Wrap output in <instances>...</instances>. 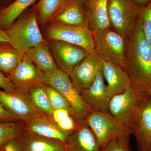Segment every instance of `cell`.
<instances>
[{"mask_svg":"<svg viewBox=\"0 0 151 151\" xmlns=\"http://www.w3.org/2000/svg\"><path fill=\"white\" fill-rule=\"evenodd\" d=\"M139 8L134 0H108L111 26L126 39L131 34L137 20Z\"/></svg>","mask_w":151,"mask_h":151,"instance_id":"6","label":"cell"},{"mask_svg":"<svg viewBox=\"0 0 151 151\" xmlns=\"http://www.w3.org/2000/svg\"><path fill=\"white\" fill-rule=\"evenodd\" d=\"M0 88L5 92H12L16 90L12 82L8 76H6L0 70Z\"/></svg>","mask_w":151,"mask_h":151,"instance_id":"31","label":"cell"},{"mask_svg":"<svg viewBox=\"0 0 151 151\" xmlns=\"http://www.w3.org/2000/svg\"><path fill=\"white\" fill-rule=\"evenodd\" d=\"M51 48L58 66L68 75L89 51L78 45L60 41L52 42Z\"/></svg>","mask_w":151,"mask_h":151,"instance_id":"12","label":"cell"},{"mask_svg":"<svg viewBox=\"0 0 151 151\" xmlns=\"http://www.w3.org/2000/svg\"><path fill=\"white\" fill-rule=\"evenodd\" d=\"M45 88L53 110L65 109L73 114L70 104L58 90L47 84H45Z\"/></svg>","mask_w":151,"mask_h":151,"instance_id":"29","label":"cell"},{"mask_svg":"<svg viewBox=\"0 0 151 151\" xmlns=\"http://www.w3.org/2000/svg\"><path fill=\"white\" fill-rule=\"evenodd\" d=\"M68 151H101V148L96 135L87 125L82 122L75 132L68 137Z\"/></svg>","mask_w":151,"mask_h":151,"instance_id":"17","label":"cell"},{"mask_svg":"<svg viewBox=\"0 0 151 151\" xmlns=\"http://www.w3.org/2000/svg\"><path fill=\"white\" fill-rule=\"evenodd\" d=\"M0 103L8 112L26 124L44 116L36 108L28 95L16 90H0Z\"/></svg>","mask_w":151,"mask_h":151,"instance_id":"11","label":"cell"},{"mask_svg":"<svg viewBox=\"0 0 151 151\" xmlns=\"http://www.w3.org/2000/svg\"><path fill=\"white\" fill-rule=\"evenodd\" d=\"M52 19L68 25L86 24V16L82 0H67L64 6Z\"/></svg>","mask_w":151,"mask_h":151,"instance_id":"19","label":"cell"},{"mask_svg":"<svg viewBox=\"0 0 151 151\" xmlns=\"http://www.w3.org/2000/svg\"><path fill=\"white\" fill-rule=\"evenodd\" d=\"M86 24L93 33L111 27L108 13V0H82Z\"/></svg>","mask_w":151,"mask_h":151,"instance_id":"15","label":"cell"},{"mask_svg":"<svg viewBox=\"0 0 151 151\" xmlns=\"http://www.w3.org/2000/svg\"><path fill=\"white\" fill-rule=\"evenodd\" d=\"M67 0H39L35 7L37 15L42 24L52 20L65 5Z\"/></svg>","mask_w":151,"mask_h":151,"instance_id":"25","label":"cell"},{"mask_svg":"<svg viewBox=\"0 0 151 151\" xmlns=\"http://www.w3.org/2000/svg\"><path fill=\"white\" fill-rule=\"evenodd\" d=\"M104 62L103 57L94 49L69 74L72 85L79 94L94 82L98 73L103 70Z\"/></svg>","mask_w":151,"mask_h":151,"instance_id":"8","label":"cell"},{"mask_svg":"<svg viewBox=\"0 0 151 151\" xmlns=\"http://www.w3.org/2000/svg\"><path fill=\"white\" fill-rule=\"evenodd\" d=\"M81 99L92 111L110 113V99L103 71L98 73L94 82L80 94Z\"/></svg>","mask_w":151,"mask_h":151,"instance_id":"14","label":"cell"},{"mask_svg":"<svg viewBox=\"0 0 151 151\" xmlns=\"http://www.w3.org/2000/svg\"><path fill=\"white\" fill-rule=\"evenodd\" d=\"M148 96L144 87L132 85L125 92L110 100V113L121 124L132 130Z\"/></svg>","mask_w":151,"mask_h":151,"instance_id":"2","label":"cell"},{"mask_svg":"<svg viewBox=\"0 0 151 151\" xmlns=\"http://www.w3.org/2000/svg\"><path fill=\"white\" fill-rule=\"evenodd\" d=\"M4 145L1 146V147H0V151H5Z\"/></svg>","mask_w":151,"mask_h":151,"instance_id":"39","label":"cell"},{"mask_svg":"<svg viewBox=\"0 0 151 151\" xmlns=\"http://www.w3.org/2000/svg\"><path fill=\"white\" fill-rule=\"evenodd\" d=\"M134 1H135L139 7L146 5L151 1V0H134Z\"/></svg>","mask_w":151,"mask_h":151,"instance_id":"35","label":"cell"},{"mask_svg":"<svg viewBox=\"0 0 151 151\" xmlns=\"http://www.w3.org/2000/svg\"><path fill=\"white\" fill-rule=\"evenodd\" d=\"M25 130L42 137L58 140L65 143L68 137L50 117L45 116L26 124Z\"/></svg>","mask_w":151,"mask_h":151,"instance_id":"20","label":"cell"},{"mask_svg":"<svg viewBox=\"0 0 151 151\" xmlns=\"http://www.w3.org/2000/svg\"><path fill=\"white\" fill-rule=\"evenodd\" d=\"M46 34L53 41L72 44L88 51L95 49L94 33L86 24L68 25L54 20L47 28Z\"/></svg>","mask_w":151,"mask_h":151,"instance_id":"7","label":"cell"},{"mask_svg":"<svg viewBox=\"0 0 151 151\" xmlns=\"http://www.w3.org/2000/svg\"><path fill=\"white\" fill-rule=\"evenodd\" d=\"M102 71L108 84L107 91L110 100L114 96L125 92L132 85L126 70L111 62L105 60Z\"/></svg>","mask_w":151,"mask_h":151,"instance_id":"18","label":"cell"},{"mask_svg":"<svg viewBox=\"0 0 151 151\" xmlns=\"http://www.w3.org/2000/svg\"><path fill=\"white\" fill-rule=\"evenodd\" d=\"M16 140L23 151H68L66 143L26 130Z\"/></svg>","mask_w":151,"mask_h":151,"instance_id":"16","label":"cell"},{"mask_svg":"<svg viewBox=\"0 0 151 151\" xmlns=\"http://www.w3.org/2000/svg\"><path fill=\"white\" fill-rule=\"evenodd\" d=\"M86 122L97 137L101 149L114 137L126 134L132 135V130L110 113L92 111Z\"/></svg>","mask_w":151,"mask_h":151,"instance_id":"9","label":"cell"},{"mask_svg":"<svg viewBox=\"0 0 151 151\" xmlns=\"http://www.w3.org/2000/svg\"><path fill=\"white\" fill-rule=\"evenodd\" d=\"M37 0H14L0 10V29L7 30L27 9Z\"/></svg>","mask_w":151,"mask_h":151,"instance_id":"23","label":"cell"},{"mask_svg":"<svg viewBox=\"0 0 151 151\" xmlns=\"http://www.w3.org/2000/svg\"><path fill=\"white\" fill-rule=\"evenodd\" d=\"M138 151H151V96H148L132 128Z\"/></svg>","mask_w":151,"mask_h":151,"instance_id":"13","label":"cell"},{"mask_svg":"<svg viewBox=\"0 0 151 151\" xmlns=\"http://www.w3.org/2000/svg\"><path fill=\"white\" fill-rule=\"evenodd\" d=\"M2 9H3L2 7L1 6H0V10H1Z\"/></svg>","mask_w":151,"mask_h":151,"instance_id":"40","label":"cell"},{"mask_svg":"<svg viewBox=\"0 0 151 151\" xmlns=\"http://www.w3.org/2000/svg\"><path fill=\"white\" fill-rule=\"evenodd\" d=\"M24 53L17 50L9 42L0 43V70L7 76L18 67Z\"/></svg>","mask_w":151,"mask_h":151,"instance_id":"22","label":"cell"},{"mask_svg":"<svg viewBox=\"0 0 151 151\" xmlns=\"http://www.w3.org/2000/svg\"><path fill=\"white\" fill-rule=\"evenodd\" d=\"M19 121H20L15 116L8 112L0 103V122H17Z\"/></svg>","mask_w":151,"mask_h":151,"instance_id":"32","label":"cell"},{"mask_svg":"<svg viewBox=\"0 0 151 151\" xmlns=\"http://www.w3.org/2000/svg\"><path fill=\"white\" fill-rule=\"evenodd\" d=\"M1 42H9V38L7 30L0 29V43Z\"/></svg>","mask_w":151,"mask_h":151,"instance_id":"34","label":"cell"},{"mask_svg":"<svg viewBox=\"0 0 151 151\" xmlns=\"http://www.w3.org/2000/svg\"><path fill=\"white\" fill-rule=\"evenodd\" d=\"M25 54L37 67L45 74L58 68L46 44L29 49Z\"/></svg>","mask_w":151,"mask_h":151,"instance_id":"21","label":"cell"},{"mask_svg":"<svg viewBox=\"0 0 151 151\" xmlns=\"http://www.w3.org/2000/svg\"><path fill=\"white\" fill-rule=\"evenodd\" d=\"M7 143V142H6V141L0 139V147L4 145Z\"/></svg>","mask_w":151,"mask_h":151,"instance_id":"38","label":"cell"},{"mask_svg":"<svg viewBox=\"0 0 151 151\" xmlns=\"http://www.w3.org/2000/svg\"><path fill=\"white\" fill-rule=\"evenodd\" d=\"M28 95L36 108L42 115L51 117L53 109L46 91L45 84L33 89Z\"/></svg>","mask_w":151,"mask_h":151,"instance_id":"26","label":"cell"},{"mask_svg":"<svg viewBox=\"0 0 151 151\" xmlns=\"http://www.w3.org/2000/svg\"><path fill=\"white\" fill-rule=\"evenodd\" d=\"M46 84L58 90L70 104L76 118L81 122L86 121L92 110L84 103L73 87L69 75L58 68L46 74Z\"/></svg>","mask_w":151,"mask_h":151,"instance_id":"5","label":"cell"},{"mask_svg":"<svg viewBox=\"0 0 151 151\" xmlns=\"http://www.w3.org/2000/svg\"><path fill=\"white\" fill-rule=\"evenodd\" d=\"M95 49L108 61L126 70V39L108 27L94 33Z\"/></svg>","mask_w":151,"mask_h":151,"instance_id":"4","label":"cell"},{"mask_svg":"<svg viewBox=\"0 0 151 151\" xmlns=\"http://www.w3.org/2000/svg\"><path fill=\"white\" fill-rule=\"evenodd\" d=\"M138 18L142 23L146 39L151 46V1L146 5L139 6Z\"/></svg>","mask_w":151,"mask_h":151,"instance_id":"30","label":"cell"},{"mask_svg":"<svg viewBox=\"0 0 151 151\" xmlns=\"http://www.w3.org/2000/svg\"><path fill=\"white\" fill-rule=\"evenodd\" d=\"M126 68L132 84L145 87L151 84V46L137 20L126 39Z\"/></svg>","mask_w":151,"mask_h":151,"instance_id":"1","label":"cell"},{"mask_svg":"<svg viewBox=\"0 0 151 151\" xmlns=\"http://www.w3.org/2000/svg\"><path fill=\"white\" fill-rule=\"evenodd\" d=\"M147 94L149 96H151V84L147 85L145 87H144Z\"/></svg>","mask_w":151,"mask_h":151,"instance_id":"36","label":"cell"},{"mask_svg":"<svg viewBox=\"0 0 151 151\" xmlns=\"http://www.w3.org/2000/svg\"><path fill=\"white\" fill-rule=\"evenodd\" d=\"M1 1H4L5 2V4L6 3V6H9V5L10 4H12L13 2L14 1V0H1Z\"/></svg>","mask_w":151,"mask_h":151,"instance_id":"37","label":"cell"},{"mask_svg":"<svg viewBox=\"0 0 151 151\" xmlns=\"http://www.w3.org/2000/svg\"><path fill=\"white\" fill-rule=\"evenodd\" d=\"M130 134L116 136L110 140L101 151H132L130 146Z\"/></svg>","mask_w":151,"mask_h":151,"instance_id":"28","label":"cell"},{"mask_svg":"<svg viewBox=\"0 0 151 151\" xmlns=\"http://www.w3.org/2000/svg\"><path fill=\"white\" fill-rule=\"evenodd\" d=\"M50 118L68 136L75 132L83 122L78 121L70 111L65 109L53 110Z\"/></svg>","mask_w":151,"mask_h":151,"instance_id":"24","label":"cell"},{"mask_svg":"<svg viewBox=\"0 0 151 151\" xmlns=\"http://www.w3.org/2000/svg\"><path fill=\"white\" fill-rule=\"evenodd\" d=\"M7 76L17 91L25 95L36 87L46 84V74L37 67L25 53L18 67Z\"/></svg>","mask_w":151,"mask_h":151,"instance_id":"10","label":"cell"},{"mask_svg":"<svg viewBox=\"0 0 151 151\" xmlns=\"http://www.w3.org/2000/svg\"><path fill=\"white\" fill-rule=\"evenodd\" d=\"M5 151H23L16 139L9 141L4 145Z\"/></svg>","mask_w":151,"mask_h":151,"instance_id":"33","label":"cell"},{"mask_svg":"<svg viewBox=\"0 0 151 151\" xmlns=\"http://www.w3.org/2000/svg\"><path fill=\"white\" fill-rule=\"evenodd\" d=\"M9 43L25 53L29 49L45 44L37 24L35 9L17 19L7 30Z\"/></svg>","mask_w":151,"mask_h":151,"instance_id":"3","label":"cell"},{"mask_svg":"<svg viewBox=\"0 0 151 151\" xmlns=\"http://www.w3.org/2000/svg\"><path fill=\"white\" fill-rule=\"evenodd\" d=\"M26 123L17 122H0V139L9 142L17 139L25 129Z\"/></svg>","mask_w":151,"mask_h":151,"instance_id":"27","label":"cell"}]
</instances>
